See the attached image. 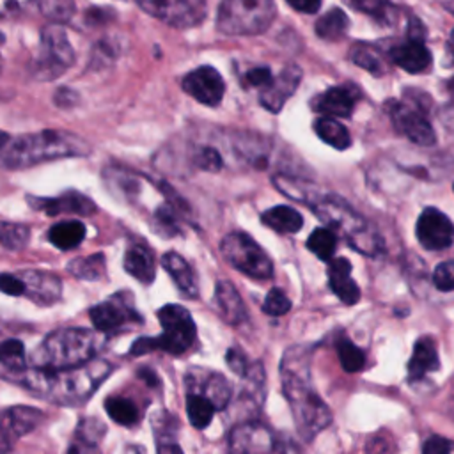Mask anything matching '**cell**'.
Masks as SVG:
<instances>
[{"instance_id":"11a10c76","label":"cell","mask_w":454,"mask_h":454,"mask_svg":"<svg viewBox=\"0 0 454 454\" xmlns=\"http://www.w3.org/2000/svg\"><path fill=\"white\" fill-rule=\"evenodd\" d=\"M30 0H4L2 2V9H4V14L7 12H16L20 9H23Z\"/></svg>"},{"instance_id":"7402d4cb","label":"cell","mask_w":454,"mask_h":454,"mask_svg":"<svg viewBox=\"0 0 454 454\" xmlns=\"http://www.w3.org/2000/svg\"><path fill=\"white\" fill-rule=\"evenodd\" d=\"M440 369V356L436 340L433 337H420L413 344L411 356L408 360V381L424 380L426 374Z\"/></svg>"},{"instance_id":"6da1fadb","label":"cell","mask_w":454,"mask_h":454,"mask_svg":"<svg viewBox=\"0 0 454 454\" xmlns=\"http://www.w3.org/2000/svg\"><path fill=\"white\" fill-rule=\"evenodd\" d=\"M284 395L291 406L296 429L305 440H312L332 422L328 404L319 397L310 380V348L294 344L284 351L280 362Z\"/></svg>"},{"instance_id":"f35d334b","label":"cell","mask_w":454,"mask_h":454,"mask_svg":"<svg viewBox=\"0 0 454 454\" xmlns=\"http://www.w3.org/2000/svg\"><path fill=\"white\" fill-rule=\"evenodd\" d=\"M349 57L358 67H362V69H365L372 74H381L383 73V60H381L380 53L374 48L367 46V44H355L351 48Z\"/></svg>"},{"instance_id":"7a4b0ae2","label":"cell","mask_w":454,"mask_h":454,"mask_svg":"<svg viewBox=\"0 0 454 454\" xmlns=\"http://www.w3.org/2000/svg\"><path fill=\"white\" fill-rule=\"evenodd\" d=\"M112 372V365L101 358L71 369H25L12 376L28 390L59 404H80L87 401L101 381Z\"/></svg>"},{"instance_id":"c3c4849f","label":"cell","mask_w":454,"mask_h":454,"mask_svg":"<svg viewBox=\"0 0 454 454\" xmlns=\"http://www.w3.org/2000/svg\"><path fill=\"white\" fill-rule=\"evenodd\" d=\"M225 362H227V365L236 372V374H239V376H247V372H248V369H250V362L247 360V356H245V353L241 351V349H238V348H231V349H227V353H225Z\"/></svg>"},{"instance_id":"4316f807","label":"cell","mask_w":454,"mask_h":454,"mask_svg":"<svg viewBox=\"0 0 454 454\" xmlns=\"http://www.w3.org/2000/svg\"><path fill=\"white\" fill-rule=\"evenodd\" d=\"M124 270L142 284H151L156 275L153 252L145 245H131L124 254Z\"/></svg>"},{"instance_id":"4fadbf2b","label":"cell","mask_w":454,"mask_h":454,"mask_svg":"<svg viewBox=\"0 0 454 454\" xmlns=\"http://www.w3.org/2000/svg\"><path fill=\"white\" fill-rule=\"evenodd\" d=\"M415 234L426 250H445L454 243V223L440 209L426 207L417 218Z\"/></svg>"},{"instance_id":"d4e9b609","label":"cell","mask_w":454,"mask_h":454,"mask_svg":"<svg viewBox=\"0 0 454 454\" xmlns=\"http://www.w3.org/2000/svg\"><path fill=\"white\" fill-rule=\"evenodd\" d=\"M161 266L172 277L174 284L186 298L193 300L199 296V286H197L195 273L184 257H181L177 252H165L161 255Z\"/></svg>"},{"instance_id":"3957f363","label":"cell","mask_w":454,"mask_h":454,"mask_svg":"<svg viewBox=\"0 0 454 454\" xmlns=\"http://www.w3.org/2000/svg\"><path fill=\"white\" fill-rule=\"evenodd\" d=\"M89 154V144L74 133L44 129L21 135L2 145V165L9 170H21L43 161Z\"/></svg>"},{"instance_id":"9f6ffc18","label":"cell","mask_w":454,"mask_h":454,"mask_svg":"<svg viewBox=\"0 0 454 454\" xmlns=\"http://www.w3.org/2000/svg\"><path fill=\"white\" fill-rule=\"evenodd\" d=\"M158 454H183V450L174 442H158Z\"/></svg>"},{"instance_id":"d6a6232c","label":"cell","mask_w":454,"mask_h":454,"mask_svg":"<svg viewBox=\"0 0 454 454\" xmlns=\"http://www.w3.org/2000/svg\"><path fill=\"white\" fill-rule=\"evenodd\" d=\"M216 408L209 399L197 392H188L186 395V413L188 420L195 429H206L213 420Z\"/></svg>"},{"instance_id":"ee69618b","label":"cell","mask_w":454,"mask_h":454,"mask_svg":"<svg viewBox=\"0 0 454 454\" xmlns=\"http://www.w3.org/2000/svg\"><path fill=\"white\" fill-rule=\"evenodd\" d=\"M193 163L207 172H216L222 168L223 160L220 156V153L213 147H200L199 151H195L193 154Z\"/></svg>"},{"instance_id":"db71d44e","label":"cell","mask_w":454,"mask_h":454,"mask_svg":"<svg viewBox=\"0 0 454 454\" xmlns=\"http://www.w3.org/2000/svg\"><path fill=\"white\" fill-rule=\"evenodd\" d=\"M73 99L76 101V94H74L73 90H69V89H64V87L59 89L57 94H55V103L60 105L62 108L71 106V105H73Z\"/></svg>"},{"instance_id":"5b68a950","label":"cell","mask_w":454,"mask_h":454,"mask_svg":"<svg viewBox=\"0 0 454 454\" xmlns=\"http://www.w3.org/2000/svg\"><path fill=\"white\" fill-rule=\"evenodd\" d=\"M309 207L333 231H339L356 252L371 257L383 252V238L378 231L337 195H319Z\"/></svg>"},{"instance_id":"d6986e66","label":"cell","mask_w":454,"mask_h":454,"mask_svg":"<svg viewBox=\"0 0 454 454\" xmlns=\"http://www.w3.org/2000/svg\"><path fill=\"white\" fill-rule=\"evenodd\" d=\"M186 381H188V392H197L204 395L213 403L216 410H223L231 401L232 388L220 372L192 371L186 376Z\"/></svg>"},{"instance_id":"2e32d148","label":"cell","mask_w":454,"mask_h":454,"mask_svg":"<svg viewBox=\"0 0 454 454\" xmlns=\"http://www.w3.org/2000/svg\"><path fill=\"white\" fill-rule=\"evenodd\" d=\"M301 80V69L296 64H287L271 82L259 90L261 105L270 112H278L293 96Z\"/></svg>"},{"instance_id":"ba28073f","label":"cell","mask_w":454,"mask_h":454,"mask_svg":"<svg viewBox=\"0 0 454 454\" xmlns=\"http://www.w3.org/2000/svg\"><path fill=\"white\" fill-rule=\"evenodd\" d=\"M74 64V51L66 30L59 23H48L41 30L39 51L32 64L37 80H53Z\"/></svg>"},{"instance_id":"e575fe53","label":"cell","mask_w":454,"mask_h":454,"mask_svg":"<svg viewBox=\"0 0 454 454\" xmlns=\"http://www.w3.org/2000/svg\"><path fill=\"white\" fill-rule=\"evenodd\" d=\"M273 184H275L282 193H286L287 197H291V199H294V200H300V202H305V204H309V206L321 195V193L314 192V184L298 181V179L289 177V176H275Z\"/></svg>"},{"instance_id":"8fae6325","label":"cell","mask_w":454,"mask_h":454,"mask_svg":"<svg viewBox=\"0 0 454 454\" xmlns=\"http://www.w3.org/2000/svg\"><path fill=\"white\" fill-rule=\"evenodd\" d=\"M89 316L96 330L103 333H115L129 325L142 323V316L135 310L131 296L126 293H119L90 307Z\"/></svg>"},{"instance_id":"9a60e30c","label":"cell","mask_w":454,"mask_h":454,"mask_svg":"<svg viewBox=\"0 0 454 454\" xmlns=\"http://www.w3.org/2000/svg\"><path fill=\"white\" fill-rule=\"evenodd\" d=\"M275 449L271 429L259 422H243L229 433V454H270Z\"/></svg>"},{"instance_id":"7dc6e473","label":"cell","mask_w":454,"mask_h":454,"mask_svg":"<svg viewBox=\"0 0 454 454\" xmlns=\"http://www.w3.org/2000/svg\"><path fill=\"white\" fill-rule=\"evenodd\" d=\"M271 78H273V74H271L270 67L257 66V67H252V69H248V71L245 73L243 82H245L247 85H252V87H255V89L261 90V89H264V87L271 82Z\"/></svg>"},{"instance_id":"603a6c76","label":"cell","mask_w":454,"mask_h":454,"mask_svg":"<svg viewBox=\"0 0 454 454\" xmlns=\"http://www.w3.org/2000/svg\"><path fill=\"white\" fill-rule=\"evenodd\" d=\"M328 284L333 294L346 305H355L360 300V289L351 278V262L344 257L332 259L328 264Z\"/></svg>"},{"instance_id":"bcb514c9","label":"cell","mask_w":454,"mask_h":454,"mask_svg":"<svg viewBox=\"0 0 454 454\" xmlns=\"http://www.w3.org/2000/svg\"><path fill=\"white\" fill-rule=\"evenodd\" d=\"M433 284L438 291H454V259L443 261L434 268Z\"/></svg>"},{"instance_id":"cb8c5ba5","label":"cell","mask_w":454,"mask_h":454,"mask_svg":"<svg viewBox=\"0 0 454 454\" xmlns=\"http://www.w3.org/2000/svg\"><path fill=\"white\" fill-rule=\"evenodd\" d=\"M30 202L35 209H43L50 216L60 215V213L92 215L96 211L94 202L78 192H66L64 195L55 197V199H39V200L30 199Z\"/></svg>"},{"instance_id":"f1b7e54d","label":"cell","mask_w":454,"mask_h":454,"mask_svg":"<svg viewBox=\"0 0 454 454\" xmlns=\"http://www.w3.org/2000/svg\"><path fill=\"white\" fill-rule=\"evenodd\" d=\"M85 238V225L80 220H64L50 227L48 239L60 250H71L78 247Z\"/></svg>"},{"instance_id":"484cf974","label":"cell","mask_w":454,"mask_h":454,"mask_svg":"<svg viewBox=\"0 0 454 454\" xmlns=\"http://www.w3.org/2000/svg\"><path fill=\"white\" fill-rule=\"evenodd\" d=\"M215 300H216L218 310L222 312L223 319L229 325L238 326V325H241L247 319L245 303H243L239 293L236 291V287L229 280H220L216 284Z\"/></svg>"},{"instance_id":"ffe728a7","label":"cell","mask_w":454,"mask_h":454,"mask_svg":"<svg viewBox=\"0 0 454 454\" xmlns=\"http://www.w3.org/2000/svg\"><path fill=\"white\" fill-rule=\"evenodd\" d=\"M20 278L25 284V296L39 305H51L60 298V278L50 271L25 270L20 273Z\"/></svg>"},{"instance_id":"e0dca14e","label":"cell","mask_w":454,"mask_h":454,"mask_svg":"<svg viewBox=\"0 0 454 454\" xmlns=\"http://www.w3.org/2000/svg\"><path fill=\"white\" fill-rule=\"evenodd\" d=\"M43 420V413L30 406H12L2 413V452L7 454L11 443L30 433Z\"/></svg>"},{"instance_id":"f6af8a7d","label":"cell","mask_w":454,"mask_h":454,"mask_svg":"<svg viewBox=\"0 0 454 454\" xmlns=\"http://www.w3.org/2000/svg\"><path fill=\"white\" fill-rule=\"evenodd\" d=\"M105 433V427L99 420L96 419H82L78 427H76V440L85 442L89 445H96V442L101 438Z\"/></svg>"},{"instance_id":"74e56055","label":"cell","mask_w":454,"mask_h":454,"mask_svg":"<svg viewBox=\"0 0 454 454\" xmlns=\"http://www.w3.org/2000/svg\"><path fill=\"white\" fill-rule=\"evenodd\" d=\"M335 349L339 362L346 372H358L365 365V355L364 351L353 344L348 337H340L335 340Z\"/></svg>"},{"instance_id":"7bdbcfd3","label":"cell","mask_w":454,"mask_h":454,"mask_svg":"<svg viewBox=\"0 0 454 454\" xmlns=\"http://www.w3.org/2000/svg\"><path fill=\"white\" fill-rule=\"evenodd\" d=\"M353 7L367 12L378 20H387L392 12V4L388 0H348Z\"/></svg>"},{"instance_id":"4dcf8cb0","label":"cell","mask_w":454,"mask_h":454,"mask_svg":"<svg viewBox=\"0 0 454 454\" xmlns=\"http://www.w3.org/2000/svg\"><path fill=\"white\" fill-rule=\"evenodd\" d=\"M348 28H349V18L339 7H333L326 14H323L314 27L316 34L326 41H337L344 37Z\"/></svg>"},{"instance_id":"6f0895ef","label":"cell","mask_w":454,"mask_h":454,"mask_svg":"<svg viewBox=\"0 0 454 454\" xmlns=\"http://www.w3.org/2000/svg\"><path fill=\"white\" fill-rule=\"evenodd\" d=\"M445 9L454 14V0H445Z\"/></svg>"},{"instance_id":"5bb4252c","label":"cell","mask_w":454,"mask_h":454,"mask_svg":"<svg viewBox=\"0 0 454 454\" xmlns=\"http://www.w3.org/2000/svg\"><path fill=\"white\" fill-rule=\"evenodd\" d=\"M183 90L202 105L216 106L223 99L225 82L211 66H200L183 76Z\"/></svg>"},{"instance_id":"b9f144b4","label":"cell","mask_w":454,"mask_h":454,"mask_svg":"<svg viewBox=\"0 0 454 454\" xmlns=\"http://www.w3.org/2000/svg\"><path fill=\"white\" fill-rule=\"evenodd\" d=\"M289 309H291V300L287 298V294L278 287L270 289V293L262 301V310L270 316H284L289 312Z\"/></svg>"},{"instance_id":"60d3db41","label":"cell","mask_w":454,"mask_h":454,"mask_svg":"<svg viewBox=\"0 0 454 454\" xmlns=\"http://www.w3.org/2000/svg\"><path fill=\"white\" fill-rule=\"evenodd\" d=\"M41 12L51 23H64L74 12V0H35Z\"/></svg>"},{"instance_id":"83f0119b","label":"cell","mask_w":454,"mask_h":454,"mask_svg":"<svg viewBox=\"0 0 454 454\" xmlns=\"http://www.w3.org/2000/svg\"><path fill=\"white\" fill-rule=\"evenodd\" d=\"M314 131L323 142H326L328 145L339 151L348 149L351 145V135L348 128L342 122H339L335 117H330V115L317 117L314 121Z\"/></svg>"},{"instance_id":"52a82bcc","label":"cell","mask_w":454,"mask_h":454,"mask_svg":"<svg viewBox=\"0 0 454 454\" xmlns=\"http://www.w3.org/2000/svg\"><path fill=\"white\" fill-rule=\"evenodd\" d=\"M273 0H222L216 12V28L225 35H257L273 23Z\"/></svg>"},{"instance_id":"d590c367","label":"cell","mask_w":454,"mask_h":454,"mask_svg":"<svg viewBox=\"0 0 454 454\" xmlns=\"http://www.w3.org/2000/svg\"><path fill=\"white\" fill-rule=\"evenodd\" d=\"M335 247H337V236H335V231H332L330 227H317L307 238V248L312 254H316L321 261H332Z\"/></svg>"},{"instance_id":"836d02e7","label":"cell","mask_w":454,"mask_h":454,"mask_svg":"<svg viewBox=\"0 0 454 454\" xmlns=\"http://www.w3.org/2000/svg\"><path fill=\"white\" fill-rule=\"evenodd\" d=\"M0 360L4 367V374L12 372V376L23 372L27 369L25 364V346L18 339H7L0 346ZM9 376V378H12Z\"/></svg>"},{"instance_id":"ac0fdd59","label":"cell","mask_w":454,"mask_h":454,"mask_svg":"<svg viewBox=\"0 0 454 454\" xmlns=\"http://www.w3.org/2000/svg\"><path fill=\"white\" fill-rule=\"evenodd\" d=\"M360 98V92L353 85H335L321 92L310 101V108L330 117H349Z\"/></svg>"},{"instance_id":"816d5d0a","label":"cell","mask_w":454,"mask_h":454,"mask_svg":"<svg viewBox=\"0 0 454 454\" xmlns=\"http://www.w3.org/2000/svg\"><path fill=\"white\" fill-rule=\"evenodd\" d=\"M294 11L303 12V14H312L317 12L321 7V0H286Z\"/></svg>"},{"instance_id":"7c38bea8","label":"cell","mask_w":454,"mask_h":454,"mask_svg":"<svg viewBox=\"0 0 454 454\" xmlns=\"http://www.w3.org/2000/svg\"><path fill=\"white\" fill-rule=\"evenodd\" d=\"M140 9L160 21L186 28L200 23L206 16L204 0H135Z\"/></svg>"},{"instance_id":"8d00e7d4","label":"cell","mask_w":454,"mask_h":454,"mask_svg":"<svg viewBox=\"0 0 454 454\" xmlns=\"http://www.w3.org/2000/svg\"><path fill=\"white\" fill-rule=\"evenodd\" d=\"M67 270L78 278L98 280L105 275V255L103 254H92L89 257L73 259L67 264Z\"/></svg>"},{"instance_id":"681fc988","label":"cell","mask_w":454,"mask_h":454,"mask_svg":"<svg viewBox=\"0 0 454 454\" xmlns=\"http://www.w3.org/2000/svg\"><path fill=\"white\" fill-rule=\"evenodd\" d=\"M454 449V442L438 434L429 436L422 445V454H450Z\"/></svg>"},{"instance_id":"1f68e13d","label":"cell","mask_w":454,"mask_h":454,"mask_svg":"<svg viewBox=\"0 0 454 454\" xmlns=\"http://www.w3.org/2000/svg\"><path fill=\"white\" fill-rule=\"evenodd\" d=\"M105 410L114 422L126 426V427L135 426L140 420V411H138L137 404L128 397H121V395L106 397Z\"/></svg>"},{"instance_id":"9c48e42d","label":"cell","mask_w":454,"mask_h":454,"mask_svg":"<svg viewBox=\"0 0 454 454\" xmlns=\"http://www.w3.org/2000/svg\"><path fill=\"white\" fill-rule=\"evenodd\" d=\"M220 252L232 268L252 278L264 280L273 275L270 255L247 232H231L223 236Z\"/></svg>"},{"instance_id":"277c9868","label":"cell","mask_w":454,"mask_h":454,"mask_svg":"<svg viewBox=\"0 0 454 454\" xmlns=\"http://www.w3.org/2000/svg\"><path fill=\"white\" fill-rule=\"evenodd\" d=\"M101 339L89 328L66 326L50 332L32 351L30 364L34 369H71L96 358Z\"/></svg>"},{"instance_id":"30bf717a","label":"cell","mask_w":454,"mask_h":454,"mask_svg":"<svg viewBox=\"0 0 454 454\" xmlns=\"http://www.w3.org/2000/svg\"><path fill=\"white\" fill-rule=\"evenodd\" d=\"M387 112L397 131H401L413 144L431 147L436 142L434 129L420 105L392 99L387 103Z\"/></svg>"},{"instance_id":"f5cc1de1","label":"cell","mask_w":454,"mask_h":454,"mask_svg":"<svg viewBox=\"0 0 454 454\" xmlns=\"http://www.w3.org/2000/svg\"><path fill=\"white\" fill-rule=\"evenodd\" d=\"M66 454H99V452H98L96 445H89V443L80 442V440L74 438V442L69 443Z\"/></svg>"},{"instance_id":"680465c9","label":"cell","mask_w":454,"mask_h":454,"mask_svg":"<svg viewBox=\"0 0 454 454\" xmlns=\"http://www.w3.org/2000/svg\"><path fill=\"white\" fill-rule=\"evenodd\" d=\"M447 87H449V90L454 94V76L449 80V83H447Z\"/></svg>"},{"instance_id":"8992f818","label":"cell","mask_w":454,"mask_h":454,"mask_svg":"<svg viewBox=\"0 0 454 454\" xmlns=\"http://www.w3.org/2000/svg\"><path fill=\"white\" fill-rule=\"evenodd\" d=\"M158 321L161 325V333L158 337L137 339L129 348L131 356H140L154 349L170 355H181L193 346L197 339V328L192 314L184 307L177 303L163 305L158 310Z\"/></svg>"},{"instance_id":"44dd1931","label":"cell","mask_w":454,"mask_h":454,"mask_svg":"<svg viewBox=\"0 0 454 454\" xmlns=\"http://www.w3.org/2000/svg\"><path fill=\"white\" fill-rule=\"evenodd\" d=\"M388 57L397 67L408 73H422L431 64V53L420 37H408L404 43L390 48Z\"/></svg>"},{"instance_id":"f546056e","label":"cell","mask_w":454,"mask_h":454,"mask_svg":"<svg viewBox=\"0 0 454 454\" xmlns=\"http://www.w3.org/2000/svg\"><path fill=\"white\" fill-rule=\"evenodd\" d=\"M261 220L264 225L271 227L273 231L286 232V234L298 232L303 225L301 215L294 207H289V206H275V207L264 211Z\"/></svg>"},{"instance_id":"ab89813d","label":"cell","mask_w":454,"mask_h":454,"mask_svg":"<svg viewBox=\"0 0 454 454\" xmlns=\"http://www.w3.org/2000/svg\"><path fill=\"white\" fill-rule=\"evenodd\" d=\"M0 239L5 248L20 250L28 243L30 229L23 223H12V222L4 220L2 227H0Z\"/></svg>"},{"instance_id":"f907efd6","label":"cell","mask_w":454,"mask_h":454,"mask_svg":"<svg viewBox=\"0 0 454 454\" xmlns=\"http://www.w3.org/2000/svg\"><path fill=\"white\" fill-rule=\"evenodd\" d=\"M0 287L5 294L11 296H21L25 294V284L20 278V275H11V273H2L0 277Z\"/></svg>"}]
</instances>
